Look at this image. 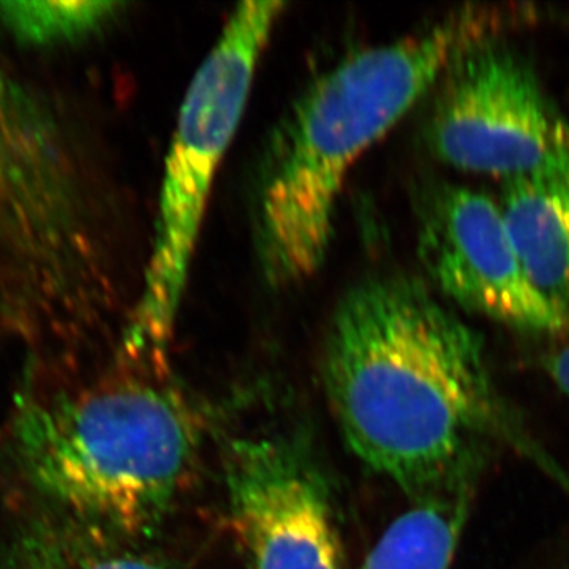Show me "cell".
<instances>
[{"label": "cell", "mask_w": 569, "mask_h": 569, "mask_svg": "<svg viewBox=\"0 0 569 569\" xmlns=\"http://www.w3.org/2000/svg\"><path fill=\"white\" fill-rule=\"evenodd\" d=\"M323 381L348 448L415 500L466 485L505 421L477 332L407 277L343 296Z\"/></svg>", "instance_id": "obj_1"}, {"label": "cell", "mask_w": 569, "mask_h": 569, "mask_svg": "<svg viewBox=\"0 0 569 569\" xmlns=\"http://www.w3.org/2000/svg\"><path fill=\"white\" fill-rule=\"evenodd\" d=\"M523 14L468 7L417 36L348 56L306 89L269 138L258 174L254 233L269 282H301L320 268L356 160L459 56Z\"/></svg>", "instance_id": "obj_2"}, {"label": "cell", "mask_w": 569, "mask_h": 569, "mask_svg": "<svg viewBox=\"0 0 569 569\" xmlns=\"http://www.w3.org/2000/svg\"><path fill=\"white\" fill-rule=\"evenodd\" d=\"M198 430L173 388L122 381L22 400L11 448L29 486L78 526L141 537L173 505L197 458Z\"/></svg>", "instance_id": "obj_3"}, {"label": "cell", "mask_w": 569, "mask_h": 569, "mask_svg": "<svg viewBox=\"0 0 569 569\" xmlns=\"http://www.w3.org/2000/svg\"><path fill=\"white\" fill-rule=\"evenodd\" d=\"M283 7H236L190 82L164 159L151 260L127 336L130 355L162 351L173 335L213 179L244 114L258 63Z\"/></svg>", "instance_id": "obj_4"}, {"label": "cell", "mask_w": 569, "mask_h": 569, "mask_svg": "<svg viewBox=\"0 0 569 569\" xmlns=\"http://www.w3.org/2000/svg\"><path fill=\"white\" fill-rule=\"evenodd\" d=\"M443 77L429 141L445 163L505 182L569 167V121L518 54L482 41Z\"/></svg>", "instance_id": "obj_5"}, {"label": "cell", "mask_w": 569, "mask_h": 569, "mask_svg": "<svg viewBox=\"0 0 569 569\" xmlns=\"http://www.w3.org/2000/svg\"><path fill=\"white\" fill-rule=\"evenodd\" d=\"M231 527L249 569H343L331 492L298 438H231L223 449Z\"/></svg>", "instance_id": "obj_6"}, {"label": "cell", "mask_w": 569, "mask_h": 569, "mask_svg": "<svg viewBox=\"0 0 569 569\" xmlns=\"http://www.w3.org/2000/svg\"><path fill=\"white\" fill-rule=\"evenodd\" d=\"M418 252L438 290L470 312L533 335L569 326L533 283L500 203L455 183L433 187L419 209Z\"/></svg>", "instance_id": "obj_7"}, {"label": "cell", "mask_w": 569, "mask_h": 569, "mask_svg": "<svg viewBox=\"0 0 569 569\" xmlns=\"http://www.w3.org/2000/svg\"><path fill=\"white\" fill-rule=\"evenodd\" d=\"M500 208L531 280L569 316V167L505 183Z\"/></svg>", "instance_id": "obj_8"}, {"label": "cell", "mask_w": 569, "mask_h": 569, "mask_svg": "<svg viewBox=\"0 0 569 569\" xmlns=\"http://www.w3.org/2000/svg\"><path fill=\"white\" fill-rule=\"evenodd\" d=\"M467 515V482L419 498L385 530L359 569L451 568Z\"/></svg>", "instance_id": "obj_9"}, {"label": "cell", "mask_w": 569, "mask_h": 569, "mask_svg": "<svg viewBox=\"0 0 569 569\" xmlns=\"http://www.w3.org/2000/svg\"><path fill=\"white\" fill-rule=\"evenodd\" d=\"M89 537L91 531L81 526L32 531L7 569H164L137 553L103 548Z\"/></svg>", "instance_id": "obj_10"}, {"label": "cell", "mask_w": 569, "mask_h": 569, "mask_svg": "<svg viewBox=\"0 0 569 569\" xmlns=\"http://www.w3.org/2000/svg\"><path fill=\"white\" fill-rule=\"evenodd\" d=\"M118 2H0V20L33 47L84 39L110 20Z\"/></svg>", "instance_id": "obj_11"}, {"label": "cell", "mask_w": 569, "mask_h": 569, "mask_svg": "<svg viewBox=\"0 0 569 569\" xmlns=\"http://www.w3.org/2000/svg\"><path fill=\"white\" fill-rule=\"evenodd\" d=\"M546 370L557 388L569 397V342L549 356Z\"/></svg>", "instance_id": "obj_12"}, {"label": "cell", "mask_w": 569, "mask_h": 569, "mask_svg": "<svg viewBox=\"0 0 569 569\" xmlns=\"http://www.w3.org/2000/svg\"><path fill=\"white\" fill-rule=\"evenodd\" d=\"M11 100L10 89L7 86V80L0 71V148L6 144L7 129H9V121L11 116Z\"/></svg>", "instance_id": "obj_13"}]
</instances>
